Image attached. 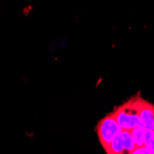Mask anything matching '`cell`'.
Returning <instances> with one entry per match:
<instances>
[{
    "label": "cell",
    "instance_id": "obj_1",
    "mask_svg": "<svg viewBox=\"0 0 154 154\" xmlns=\"http://www.w3.org/2000/svg\"><path fill=\"white\" fill-rule=\"evenodd\" d=\"M145 102L146 100L140 94H137L115 108L113 114L123 131H131L138 127L139 117Z\"/></svg>",
    "mask_w": 154,
    "mask_h": 154
},
{
    "label": "cell",
    "instance_id": "obj_2",
    "mask_svg": "<svg viewBox=\"0 0 154 154\" xmlns=\"http://www.w3.org/2000/svg\"><path fill=\"white\" fill-rule=\"evenodd\" d=\"M123 130L113 114V112L107 114L97 123L95 127V132L98 136V139L104 150L108 149L115 139L121 134Z\"/></svg>",
    "mask_w": 154,
    "mask_h": 154
},
{
    "label": "cell",
    "instance_id": "obj_3",
    "mask_svg": "<svg viewBox=\"0 0 154 154\" xmlns=\"http://www.w3.org/2000/svg\"><path fill=\"white\" fill-rule=\"evenodd\" d=\"M136 149L130 131H122L105 150L107 154H131Z\"/></svg>",
    "mask_w": 154,
    "mask_h": 154
},
{
    "label": "cell",
    "instance_id": "obj_4",
    "mask_svg": "<svg viewBox=\"0 0 154 154\" xmlns=\"http://www.w3.org/2000/svg\"><path fill=\"white\" fill-rule=\"evenodd\" d=\"M139 127L145 130L154 131V104L145 102L139 117Z\"/></svg>",
    "mask_w": 154,
    "mask_h": 154
},
{
    "label": "cell",
    "instance_id": "obj_5",
    "mask_svg": "<svg viewBox=\"0 0 154 154\" xmlns=\"http://www.w3.org/2000/svg\"><path fill=\"white\" fill-rule=\"evenodd\" d=\"M146 132H147V130H145L141 127H139V125L130 131L132 138L134 140V143L136 145V148H139V147H143L144 146Z\"/></svg>",
    "mask_w": 154,
    "mask_h": 154
},
{
    "label": "cell",
    "instance_id": "obj_6",
    "mask_svg": "<svg viewBox=\"0 0 154 154\" xmlns=\"http://www.w3.org/2000/svg\"><path fill=\"white\" fill-rule=\"evenodd\" d=\"M144 146L148 149H154V131L147 130L145 137V144Z\"/></svg>",
    "mask_w": 154,
    "mask_h": 154
},
{
    "label": "cell",
    "instance_id": "obj_7",
    "mask_svg": "<svg viewBox=\"0 0 154 154\" xmlns=\"http://www.w3.org/2000/svg\"><path fill=\"white\" fill-rule=\"evenodd\" d=\"M131 154H154V149H148L145 146L143 147H139V148H136Z\"/></svg>",
    "mask_w": 154,
    "mask_h": 154
}]
</instances>
